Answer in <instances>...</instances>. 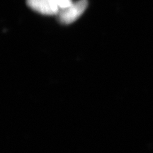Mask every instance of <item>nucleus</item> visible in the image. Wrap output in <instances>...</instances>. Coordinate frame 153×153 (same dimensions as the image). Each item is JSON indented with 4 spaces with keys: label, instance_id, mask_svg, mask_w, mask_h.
I'll list each match as a JSON object with an SVG mask.
<instances>
[{
    "label": "nucleus",
    "instance_id": "3",
    "mask_svg": "<svg viewBox=\"0 0 153 153\" xmlns=\"http://www.w3.org/2000/svg\"><path fill=\"white\" fill-rule=\"evenodd\" d=\"M53 1L59 7L60 10L68 8L73 4L72 0H53Z\"/></svg>",
    "mask_w": 153,
    "mask_h": 153
},
{
    "label": "nucleus",
    "instance_id": "2",
    "mask_svg": "<svg viewBox=\"0 0 153 153\" xmlns=\"http://www.w3.org/2000/svg\"><path fill=\"white\" fill-rule=\"evenodd\" d=\"M27 4L41 14L55 15L60 12V9L53 0H27Z\"/></svg>",
    "mask_w": 153,
    "mask_h": 153
},
{
    "label": "nucleus",
    "instance_id": "1",
    "mask_svg": "<svg viewBox=\"0 0 153 153\" xmlns=\"http://www.w3.org/2000/svg\"><path fill=\"white\" fill-rule=\"evenodd\" d=\"M87 6V0H80L77 2L73 3L68 8L60 10L58 14L59 20L61 23L65 24L73 23L83 14Z\"/></svg>",
    "mask_w": 153,
    "mask_h": 153
}]
</instances>
